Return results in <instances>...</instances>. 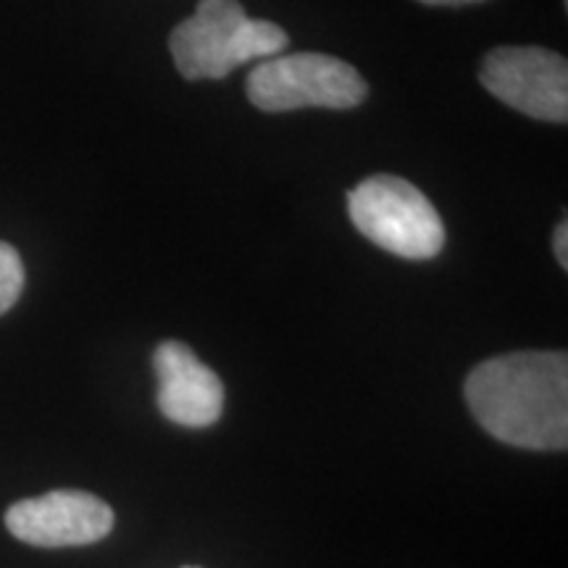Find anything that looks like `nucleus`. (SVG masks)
<instances>
[{"label": "nucleus", "mask_w": 568, "mask_h": 568, "mask_svg": "<svg viewBox=\"0 0 568 568\" xmlns=\"http://www.w3.org/2000/svg\"><path fill=\"white\" fill-rule=\"evenodd\" d=\"M466 403L481 429L500 443L524 450H566V353L521 351L489 358L468 374Z\"/></svg>", "instance_id": "f257e3e1"}, {"label": "nucleus", "mask_w": 568, "mask_h": 568, "mask_svg": "<svg viewBox=\"0 0 568 568\" xmlns=\"http://www.w3.org/2000/svg\"><path fill=\"white\" fill-rule=\"evenodd\" d=\"M290 45L287 32L266 19H251L240 0H201L195 13L174 27L169 48L184 80H224L247 61H268Z\"/></svg>", "instance_id": "f03ea898"}, {"label": "nucleus", "mask_w": 568, "mask_h": 568, "mask_svg": "<svg viewBox=\"0 0 568 568\" xmlns=\"http://www.w3.org/2000/svg\"><path fill=\"white\" fill-rule=\"evenodd\" d=\"M355 230L382 251L408 261H429L445 247V224L416 184L376 174L347 193Z\"/></svg>", "instance_id": "7ed1b4c3"}, {"label": "nucleus", "mask_w": 568, "mask_h": 568, "mask_svg": "<svg viewBox=\"0 0 568 568\" xmlns=\"http://www.w3.org/2000/svg\"><path fill=\"white\" fill-rule=\"evenodd\" d=\"M247 98L255 109L284 113L297 109H355L366 101L368 84L361 71L326 53L274 55L247 77Z\"/></svg>", "instance_id": "20e7f679"}, {"label": "nucleus", "mask_w": 568, "mask_h": 568, "mask_svg": "<svg viewBox=\"0 0 568 568\" xmlns=\"http://www.w3.org/2000/svg\"><path fill=\"white\" fill-rule=\"evenodd\" d=\"M479 80L500 103L539 122H568V63L548 48H495Z\"/></svg>", "instance_id": "39448f33"}, {"label": "nucleus", "mask_w": 568, "mask_h": 568, "mask_svg": "<svg viewBox=\"0 0 568 568\" xmlns=\"http://www.w3.org/2000/svg\"><path fill=\"white\" fill-rule=\"evenodd\" d=\"M6 527L34 548H82L111 535L113 510L82 489H53L13 503L6 510Z\"/></svg>", "instance_id": "423d86ee"}, {"label": "nucleus", "mask_w": 568, "mask_h": 568, "mask_svg": "<svg viewBox=\"0 0 568 568\" xmlns=\"http://www.w3.org/2000/svg\"><path fill=\"white\" fill-rule=\"evenodd\" d=\"M153 368L159 376V408L172 424L205 429L222 418L224 385L216 372L197 358L190 345L166 339L155 347Z\"/></svg>", "instance_id": "0eeeda50"}, {"label": "nucleus", "mask_w": 568, "mask_h": 568, "mask_svg": "<svg viewBox=\"0 0 568 568\" xmlns=\"http://www.w3.org/2000/svg\"><path fill=\"white\" fill-rule=\"evenodd\" d=\"M21 290H24V264L17 247L0 243V316L17 305Z\"/></svg>", "instance_id": "6e6552de"}, {"label": "nucleus", "mask_w": 568, "mask_h": 568, "mask_svg": "<svg viewBox=\"0 0 568 568\" xmlns=\"http://www.w3.org/2000/svg\"><path fill=\"white\" fill-rule=\"evenodd\" d=\"M552 253H556L560 268H568V224L560 222L552 234Z\"/></svg>", "instance_id": "1a4fd4ad"}, {"label": "nucleus", "mask_w": 568, "mask_h": 568, "mask_svg": "<svg viewBox=\"0 0 568 568\" xmlns=\"http://www.w3.org/2000/svg\"><path fill=\"white\" fill-rule=\"evenodd\" d=\"M418 3H424V6H453V9H456V6H471V3H481V0H418Z\"/></svg>", "instance_id": "9d476101"}]
</instances>
